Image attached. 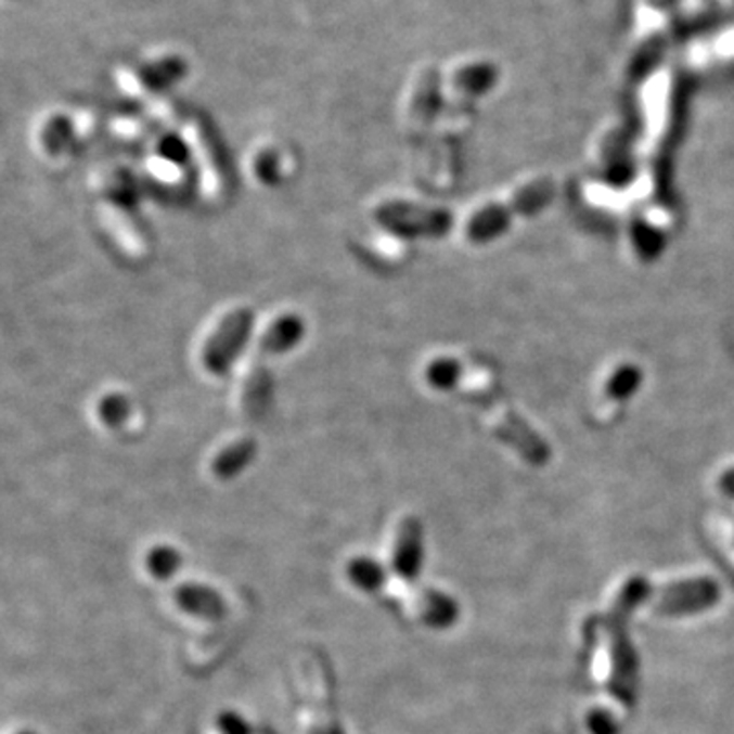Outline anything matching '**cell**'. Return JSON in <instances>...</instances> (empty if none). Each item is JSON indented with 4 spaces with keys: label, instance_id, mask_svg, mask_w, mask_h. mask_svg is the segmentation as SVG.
Here are the masks:
<instances>
[{
    "label": "cell",
    "instance_id": "1",
    "mask_svg": "<svg viewBox=\"0 0 734 734\" xmlns=\"http://www.w3.org/2000/svg\"><path fill=\"white\" fill-rule=\"evenodd\" d=\"M555 198V184L549 178H537L514 190L513 194L492 205L478 208L465 222V237L472 243H488L500 237L518 217L537 215Z\"/></svg>",
    "mask_w": 734,
    "mask_h": 734
},
{
    "label": "cell",
    "instance_id": "2",
    "mask_svg": "<svg viewBox=\"0 0 734 734\" xmlns=\"http://www.w3.org/2000/svg\"><path fill=\"white\" fill-rule=\"evenodd\" d=\"M254 326V312L249 308H235L227 312L206 337L201 359L206 372L224 374L229 365L240 356L241 347L247 342Z\"/></svg>",
    "mask_w": 734,
    "mask_h": 734
},
{
    "label": "cell",
    "instance_id": "3",
    "mask_svg": "<svg viewBox=\"0 0 734 734\" xmlns=\"http://www.w3.org/2000/svg\"><path fill=\"white\" fill-rule=\"evenodd\" d=\"M498 80L500 68L494 60L484 55H465L445 72L443 90L453 103H474L492 92Z\"/></svg>",
    "mask_w": 734,
    "mask_h": 734
},
{
    "label": "cell",
    "instance_id": "4",
    "mask_svg": "<svg viewBox=\"0 0 734 734\" xmlns=\"http://www.w3.org/2000/svg\"><path fill=\"white\" fill-rule=\"evenodd\" d=\"M377 221L388 227L394 233L402 235H443L451 224V217L441 208L412 205V203H386L377 206L374 213Z\"/></svg>",
    "mask_w": 734,
    "mask_h": 734
},
{
    "label": "cell",
    "instance_id": "5",
    "mask_svg": "<svg viewBox=\"0 0 734 734\" xmlns=\"http://www.w3.org/2000/svg\"><path fill=\"white\" fill-rule=\"evenodd\" d=\"M687 64L694 69L714 72L734 68V18L687 41Z\"/></svg>",
    "mask_w": 734,
    "mask_h": 734
},
{
    "label": "cell",
    "instance_id": "6",
    "mask_svg": "<svg viewBox=\"0 0 734 734\" xmlns=\"http://www.w3.org/2000/svg\"><path fill=\"white\" fill-rule=\"evenodd\" d=\"M443 92V76L439 69L425 66L414 74L407 101L410 129H423L435 119Z\"/></svg>",
    "mask_w": 734,
    "mask_h": 734
},
{
    "label": "cell",
    "instance_id": "7",
    "mask_svg": "<svg viewBox=\"0 0 734 734\" xmlns=\"http://www.w3.org/2000/svg\"><path fill=\"white\" fill-rule=\"evenodd\" d=\"M717 600L718 588L714 581L694 578L666 585L657 600V608L664 615H692L706 610Z\"/></svg>",
    "mask_w": 734,
    "mask_h": 734
},
{
    "label": "cell",
    "instance_id": "8",
    "mask_svg": "<svg viewBox=\"0 0 734 734\" xmlns=\"http://www.w3.org/2000/svg\"><path fill=\"white\" fill-rule=\"evenodd\" d=\"M184 137L189 141L190 150L198 162V170L203 178L205 192L213 196H221L224 192V170H222L221 155L208 133L205 125L198 119H192L184 125Z\"/></svg>",
    "mask_w": 734,
    "mask_h": 734
},
{
    "label": "cell",
    "instance_id": "9",
    "mask_svg": "<svg viewBox=\"0 0 734 734\" xmlns=\"http://www.w3.org/2000/svg\"><path fill=\"white\" fill-rule=\"evenodd\" d=\"M423 564V525L416 516L402 518L396 530L392 551V569L398 578L414 581Z\"/></svg>",
    "mask_w": 734,
    "mask_h": 734
},
{
    "label": "cell",
    "instance_id": "10",
    "mask_svg": "<svg viewBox=\"0 0 734 734\" xmlns=\"http://www.w3.org/2000/svg\"><path fill=\"white\" fill-rule=\"evenodd\" d=\"M171 598L180 610L192 616L213 620V618L224 615V600L221 598V594H217L215 590L206 588L203 583H192V581L176 583L171 590Z\"/></svg>",
    "mask_w": 734,
    "mask_h": 734
},
{
    "label": "cell",
    "instance_id": "11",
    "mask_svg": "<svg viewBox=\"0 0 734 734\" xmlns=\"http://www.w3.org/2000/svg\"><path fill=\"white\" fill-rule=\"evenodd\" d=\"M101 219L103 224L113 235V240L119 243L120 249L131 257H145L147 254V241L143 233L139 231L136 221L113 203H103L101 205Z\"/></svg>",
    "mask_w": 734,
    "mask_h": 734
},
{
    "label": "cell",
    "instance_id": "12",
    "mask_svg": "<svg viewBox=\"0 0 734 734\" xmlns=\"http://www.w3.org/2000/svg\"><path fill=\"white\" fill-rule=\"evenodd\" d=\"M305 335V323L296 314H282L272 321L257 339V349L263 353H284Z\"/></svg>",
    "mask_w": 734,
    "mask_h": 734
},
{
    "label": "cell",
    "instance_id": "13",
    "mask_svg": "<svg viewBox=\"0 0 734 734\" xmlns=\"http://www.w3.org/2000/svg\"><path fill=\"white\" fill-rule=\"evenodd\" d=\"M257 445L252 437H240L233 443H227L215 455L210 463V472L215 478L231 479L240 476L249 463L256 458Z\"/></svg>",
    "mask_w": 734,
    "mask_h": 734
},
{
    "label": "cell",
    "instance_id": "14",
    "mask_svg": "<svg viewBox=\"0 0 734 734\" xmlns=\"http://www.w3.org/2000/svg\"><path fill=\"white\" fill-rule=\"evenodd\" d=\"M416 610L423 618V622H427L430 627H437V629H443L447 624H451L458 616L455 602L447 598L441 592H435V590H425V592L418 594Z\"/></svg>",
    "mask_w": 734,
    "mask_h": 734
},
{
    "label": "cell",
    "instance_id": "15",
    "mask_svg": "<svg viewBox=\"0 0 734 734\" xmlns=\"http://www.w3.org/2000/svg\"><path fill=\"white\" fill-rule=\"evenodd\" d=\"M270 394V377L259 368L252 365L241 377V407L249 414L263 409V402Z\"/></svg>",
    "mask_w": 734,
    "mask_h": 734
},
{
    "label": "cell",
    "instance_id": "16",
    "mask_svg": "<svg viewBox=\"0 0 734 734\" xmlns=\"http://www.w3.org/2000/svg\"><path fill=\"white\" fill-rule=\"evenodd\" d=\"M641 377H643L641 376V370L636 365H631V363L618 365L615 372L606 377V382H604L606 398L616 400V402L627 400L639 388Z\"/></svg>",
    "mask_w": 734,
    "mask_h": 734
},
{
    "label": "cell",
    "instance_id": "17",
    "mask_svg": "<svg viewBox=\"0 0 734 734\" xmlns=\"http://www.w3.org/2000/svg\"><path fill=\"white\" fill-rule=\"evenodd\" d=\"M347 571H349V578L358 585L359 590H365V592H376L386 581L384 567L376 562H372V559H365V557L353 559Z\"/></svg>",
    "mask_w": 734,
    "mask_h": 734
},
{
    "label": "cell",
    "instance_id": "18",
    "mask_svg": "<svg viewBox=\"0 0 734 734\" xmlns=\"http://www.w3.org/2000/svg\"><path fill=\"white\" fill-rule=\"evenodd\" d=\"M180 565H182L180 553L168 545L154 546L147 555V569L155 580H170Z\"/></svg>",
    "mask_w": 734,
    "mask_h": 734
},
{
    "label": "cell",
    "instance_id": "19",
    "mask_svg": "<svg viewBox=\"0 0 734 734\" xmlns=\"http://www.w3.org/2000/svg\"><path fill=\"white\" fill-rule=\"evenodd\" d=\"M462 377V363L451 358L433 361L427 368V379L430 386L439 390H451Z\"/></svg>",
    "mask_w": 734,
    "mask_h": 734
},
{
    "label": "cell",
    "instance_id": "20",
    "mask_svg": "<svg viewBox=\"0 0 734 734\" xmlns=\"http://www.w3.org/2000/svg\"><path fill=\"white\" fill-rule=\"evenodd\" d=\"M123 414H127V402L123 396H108L104 398L103 404H101V418L104 423H108V427H115L117 423H120Z\"/></svg>",
    "mask_w": 734,
    "mask_h": 734
},
{
    "label": "cell",
    "instance_id": "21",
    "mask_svg": "<svg viewBox=\"0 0 734 734\" xmlns=\"http://www.w3.org/2000/svg\"><path fill=\"white\" fill-rule=\"evenodd\" d=\"M673 0H634V13H664Z\"/></svg>",
    "mask_w": 734,
    "mask_h": 734
},
{
    "label": "cell",
    "instance_id": "22",
    "mask_svg": "<svg viewBox=\"0 0 734 734\" xmlns=\"http://www.w3.org/2000/svg\"><path fill=\"white\" fill-rule=\"evenodd\" d=\"M718 490L729 498H734V465L726 467L718 478Z\"/></svg>",
    "mask_w": 734,
    "mask_h": 734
},
{
    "label": "cell",
    "instance_id": "23",
    "mask_svg": "<svg viewBox=\"0 0 734 734\" xmlns=\"http://www.w3.org/2000/svg\"><path fill=\"white\" fill-rule=\"evenodd\" d=\"M722 11H726L731 17H734V0H718Z\"/></svg>",
    "mask_w": 734,
    "mask_h": 734
},
{
    "label": "cell",
    "instance_id": "24",
    "mask_svg": "<svg viewBox=\"0 0 734 734\" xmlns=\"http://www.w3.org/2000/svg\"><path fill=\"white\" fill-rule=\"evenodd\" d=\"M18 734H35V733H31V731H23V733H18Z\"/></svg>",
    "mask_w": 734,
    "mask_h": 734
}]
</instances>
